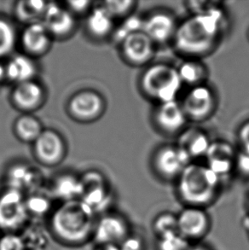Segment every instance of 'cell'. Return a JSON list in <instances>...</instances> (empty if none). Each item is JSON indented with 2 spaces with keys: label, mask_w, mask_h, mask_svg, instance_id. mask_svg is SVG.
I'll list each match as a JSON object with an SVG mask.
<instances>
[{
  "label": "cell",
  "mask_w": 249,
  "mask_h": 250,
  "mask_svg": "<svg viewBox=\"0 0 249 250\" xmlns=\"http://www.w3.org/2000/svg\"><path fill=\"white\" fill-rule=\"evenodd\" d=\"M226 8L189 15L179 21L172 46L184 58L202 59L214 52L228 28Z\"/></svg>",
  "instance_id": "1"
},
{
  "label": "cell",
  "mask_w": 249,
  "mask_h": 250,
  "mask_svg": "<svg viewBox=\"0 0 249 250\" xmlns=\"http://www.w3.org/2000/svg\"><path fill=\"white\" fill-rule=\"evenodd\" d=\"M97 213L81 200L60 203L48 217V230L60 244L80 247L92 239Z\"/></svg>",
  "instance_id": "2"
},
{
  "label": "cell",
  "mask_w": 249,
  "mask_h": 250,
  "mask_svg": "<svg viewBox=\"0 0 249 250\" xmlns=\"http://www.w3.org/2000/svg\"><path fill=\"white\" fill-rule=\"evenodd\" d=\"M222 180L205 163H189L175 181L176 191L185 206L204 208L215 202Z\"/></svg>",
  "instance_id": "3"
},
{
  "label": "cell",
  "mask_w": 249,
  "mask_h": 250,
  "mask_svg": "<svg viewBox=\"0 0 249 250\" xmlns=\"http://www.w3.org/2000/svg\"><path fill=\"white\" fill-rule=\"evenodd\" d=\"M138 85L143 96L157 104L178 100L184 84L177 67L166 62H152L140 75Z\"/></svg>",
  "instance_id": "4"
},
{
  "label": "cell",
  "mask_w": 249,
  "mask_h": 250,
  "mask_svg": "<svg viewBox=\"0 0 249 250\" xmlns=\"http://www.w3.org/2000/svg\"><path fill=\"white\" fill-rule=\"evenodd\" d=\"M25 198L23 193L10 188L0 193V230L3 233H18L27 227L30 217Z\"/></svg>",
  "instance_id": "5"
},
{
  "label": "cell",
  "mask_w": 249,
  "mask_h": 250,
  "mask_svg": "<svg viewBox=\"0 0 249 250\" xmlns=\"http://www.w3.org/2000/svg\"><path fill=\"white\" fill-rule=\"evenodd\" d=\"M188 122L202 123L215 114L218 96L213 88L207 84L189 88L180 100Z\"/></svg>",
  "instance_id": "6"
},
{
  "label": "cell",
  "mask_w": 249,
  "mask_h": 250,
  "mask_svg": "<svg viewBox=\"0 0 249 250\" xmlns=\"http://www.w3.org/2000/svg\"><path fill=\"white\" fill-rule=\"evenodd\" d=\"M192 162L186 153L174 145H163L155 149L150 160L155 175L165 182H175Z\"/></svg>",
  "instance_id": "7"
},
{
  "label": "cell",
  "mask_w": 249,
  "mask_h": 250,
  "mask_svg": "<svg viewBox=\"0 0 249 250\" xmlns=\"http://www.w3.org/2000/svg\"><path fill=\"white\" fill-rule=\"evenodd\" d=\"M155 130L167 137H178L188 126V121L179 100L155 104L151 112Z\"/></svg>",
  "instance_id": "8"
},
{
  "label": "cell",
  "mask_w": 249,
  "mask_h": 250,
  "mask_svg": "<svg viewBox=\"0 0 249 250\" xmlns=\"http://www.w3.org/2000/svg\"><path fill=\"white\" fill-rule=\"evenodd\" d=\"M79 199L91 207L96 213L107 208L111 200V192L102 172L89 170L80 176Z\"/></svg>",
  "instance_id": "9"
},
{
  "label": "cell",
  "mask_w": 249,
  "mask_h": 250,
  "mask_svg": "<svg viewBox=\"0 0 249 250\" xmlns=\"http://www.w3.org/2000/svg\"><path fill=\"white\" fill-rule=\"evenodd\" d=\"M119 47L122 59L128 65L136 68H146L154 60L157 45L141 30L130 34Z\"/></svg>",
  "instance_id": "10"
},
{
  "label": "cell",
  "mask_w": 249,
  "mask_h": 250,
  "mask_svg": "<svg viewBox=\"0 0 249 250\" xmlns=\"http://www.w3.org/2000/svg\"><path fill=\"white\" fill-rule=\"evenodd\" d=\"M179 21L167 10H156L143 17L142 31L156 45L172 43Z\"/></svg>",
  "instance_id": "11"
},
{
  "label": "cell",
  "mask_w": 249,
  "mask_h": 250,
  "mask_svg": "<svg viewBox=\"0 0 249 250\" xmlns=\"http://www.w3.org/2000/svg\"><path fill=\"white\" fill-rule=\"evenodd\" d=\"M104 98L98 91L84 89L74 93L67 103V113L80 122H94L104 113Z\"/></svg>",
  "instance_id": "12"
},
{
  "label": "cell",
  "mask_w": 249,
  "mask_h": 250,
  "mask_svg": "<svg viewBox=\"0 0 249 250\" xmlns=\"http://www.w3.org/2000/svg\"><path fill=\"white\" fill-rule=\"evenodd\" d=\"M128 220L117 212H106L98 218L92 239L96 245H120L131 234Z\"/></svg>",
  "instance_id": "13"
},
{
  "label": "cell",
  "mask_w": 249,
  "mask_h": 250,
  "mask_svg": "<svg viewBox=\"0 0 249 250\" xmlns=\"http://www.w3.org/2000/svg\"><path fill=\"white\" fill-rule=\"evenodd\" d=\"M33 149L38 162L46 167L58 166L67 152L65 140L54 129H44L33 144Z\"/></svg>",
  "instance_id": "14"
},
{
  "label": "cell",
  "mask_w": 249,
  "mask_h": 250,
  "mask_svg": "<svg viewBox=\"0 0 249 250\" xmlns=\"http://www.w3.org/2000/svg\"><path fill=\"white\" fill-rule=\"evenodd\" d=\"M177 219L179 233L189 243L205 237L212 226L210 215L204 208L185 206L177 213Z\"/></svg>",
  "instance_id": "15"
},
{
  "label": "cell",
  "mask_w": 249,
  "mask_h": 250,
  "mask_svg": "<svg viewBox=\"0 0 249 250\" xmlns=\"http://www.w3.org/2000/svg\"><path fill=\"white\" fill-rule=\"evenodd\" d=\"M238 150L226 140H213L206 154L205 164L223 179L235 172Z\"/></svg>",
  "instance_id": "16"
},
{
  "label": "cell",
  "mask_w": 249,
  "mask_h": 250,
  "mask_svg": "<svg viewBox=\"0 0 249 250\" xmlns=\"http://www.w3.org/2000/svg\"><path fill=\"white\" fill-rule=\"evenodd\" d=\"M6 188L16 189L27 194L43 188V174L29 163H18L8 169L6 173Z\"/></svg>",
  "instance_id": "17"
},
{
  "label": "cell",
  "mask_w": 249,
  "mask_h": 250,
  "mask_svg": "<svg viewBox=\"0 0 249 250\" xmlns=\"http://www.w3.org/2000/svg\"><path fill=\"white\" fill-rule=\"evenodd\" d=\"M46 94L44 86L36 80L15 84L10 92V102L15 108L31 114L44 104Z\"/></svg>",
  "instance_id": "18"
},
{
  "label": "cell",
  "mask_w": 249,
  "mask_h": 250,
  "mask_svg": "<svg viewBox=\"0 0 249 250\" xmlns=\"http://www.w3.org/2000/svg\"><path fill=\"white\" fill-rule=\"evenodd\" d=\"M52 40L42 21L25 26L19 37L24 54L34 58L46 54L51 49Z\"/></svg>",
  "instance_id": "19"
},
{
  "label": "cell",
  "mask_w": 249,
  "mask_h": 250,
  "mask_svg": "<svg viewBox=\"0 0 249 250\" xmlns=\"http://www.w3.org/2000/svg\"><path fill=\"white\" fill-rule=\"evenodd\" d=\"M42 22L52 38L64 39L74 33L76 17L66 7L55 2H48Z\"/></svg>",
  "instance_id": "20"
},
{
  "label": "cell",
  "mask_w": 249,
  "mask_h": 250,
  "mask_svg": "<svg viewBox=\"0 0 249 250\" xmlns=\"http://www.w3.org/2000/svg\"><path fill=\"white\" fill-rule=\"evenodd\" d=\"M208 133L196 125L187 126L177 137L176 146L186 153L192 163L200 158H205L212 143Z\"/></svg>",
  "instance_id": "21"
},
{
  "label": "cell",
  "mask_w": 249,
  "mask_h": 250,
  "mask_svg": "<svg viewBox=\"0 0 249 250\" xmlns=\"http://www.w3.org/2000/svg\"><path fill=\"white\" fill-rule=\"evenodd\" d=\"M6 82L15 84L35 80L38 65L34 58L28 55H11L4 63Z\"/></svg>",
  "instance_id": "22"
},
{
  "label": "cell",
  "mask_w": 249,
  "mask_h": 250,
  "mask_svg": "<svg viewBox=\"0 0 249 250\" xmlns=\"http://www.w3.org/2000/svg\"><path fill=\"white\" fill-rule=\"evenodd\" d=\"M115 21L99 3L98 6L92 7L87 14L85 27L91 37L96 40H104L113 34L115 27Z\"/></svg>",
  "instance_id": "23"
},
{
  "label": "cell",
  "mask_w": 249,
  "mask_h": 250,
  "mask_svg": "<svg viewBox=\"0 0 249 250\" xmlns=\"http://www.w3.org/2000/svg\"><path fill=\"white\" fill-rule=\"evenodd\" d=\"M54 200L60 203L79 199L80 197V176L73 173H62L57 176L48 188Z\"/></svg>",
  "instance_id": "24"
},
{
  "label": "cell",
  "mask_w": 249,
  "mask_h": 250,
  "mask_svg": "<svg viewBox=\"0 0 249 250\" xmlns=\"http://www.w3.org/2000/svg\"><path fill=\"white\" fill-rule=\"evenodd\" d=\"M177 69L183 84L189 88L207 84L208 80V68L199 58H185Z\"/></svg>",
  "instance_id": "25"
},
{
  "label": "cell",
  "mask_w": 249,
  "mask_h": 250,
  "mask_svg": "<svg viewBox=\"0 0 249 250\" xmlns=\"http://www.w3.org/2000/svg\"><path fill=\"white\" fill-rule=\"evenodd\" d=\"M48 2L42 0H24L17 2L14 7V15L17 20L25 26L42 21Z\"/></svg>",
  "instance_id": "26"
},
{
  "label": "cell",
  "mask_w": 249,
  "mask_h": 250,
  "mask_svg": "<svg viewBox=\"0 0 249 250\" xmlns=\"http://www.w3.org/2000/svg\"><path fill=\"white\" fill-rule=\"evenodd\" d=\"M44 127L41 121L32 114H23L14 123V132L17 139L26 144H34Z\"/></svg>",
  "instance_id": "27"
},
{
  "label": "cell",
  "mask_w": 249,
  "mask_h": 250,
  "mask_svg": "<svg viewBox=\"0 0 249 250\" xmlns=\"http://www.w3.org/2000/svg\"><path fill=\"white\" fill-rule=\"evenodd\" d=\"M26 207L29 217L42 218L51 214L53 207V197L51 196L48 189L44 190L43 188L36 191L26 195Z\"/></svg>",
  "instance_id": "28"
},
{
  "label": "cell",
  "mask_w": 249,
  "mask_h": 250,
  "mask_svg": "<svg viewBox=\"0 0 249 250\" xmlns=\"http://www.w3.org/2000/svg\"><path fill=\"white\" fill-rule=\"evenodd\" d=\"M18 36L14 24L5 17H0V60L10 58L17 46Z\"/></svg>",
  "instance_id": "29"
},
{
  "label": "cell",
  "mask_w": 249,
  "mask_h": 250,
  "mask_svg": "<svg viewBox=\"0 0 249 250\" xmlns=\"http://www.w3.org/2000/svg\"><path fill=\"white\" fill-rule=\"evenodd\" d=\"M100 4L115 20L131 17L138 7V2L132 0H109Z\"/></svg>",
  "instance_id": "30"
},
{
  "label": "cell",
  "mask_w": 249,
  "mask_h": 250,
  "mask_svg": "<svg viewBox=\"0 0 249 250\" xmlns=\"http://www.w3.org/2000/svg\"><path fill=\"white\" fill-rule=\"evenodd\" d=\"M152 229L156 237L179 231L177 214L171 212H163L155 217L152 224Z\"/></svg>",
  "instance_id": "31"
},
{
  "label": "cell",
  "mask_w": 249,
  "mask_h": 250,
  "mask_svg": "<svg viewBox=\"0 0 249 250\" xmlns=\"http://www.w3.org/2000/svg\"><path fill=\"white\" fill-rule=\"evenodd\" d=\"M143 17L132 15L123 20L119 27H115L111 37L115 44L120 45L122 41L130 34L142 30Z\"/></svg>",
  "instance_id": "32"
},
{
  "label": "cell",
  "mask_w": 249,
  "mask_h": 250,
  "mask_svg": "<svg viewBox=\"0 0 249 250\" xmlns=\"http://www.w3.org/2000/svg\"><path fill=\"white\" fill-rule=\"evenodd\" d=\"M191 244L179 231L157 237L156 250H187Z\"/></svg>",
  "instance_id": "33"
},
{
  "label": "cell",
  "mask_w": 249,
  "mask_h": 250,
  "mask_svg": "<svg viewBox=\"0 0 249 250\" xmlns=\"http://www.w3.org/2000/svg\"><path fill=\"white\" fill-rule=\"evenodd\" d=\"M226 3L222 1H207V0H191L186 3L189 15L205 14L217 9L226 8Z\"/></svg>",
  "instance_id": "34"
},
{
  "label": "cell",
  "mask_w": 249,
  "mask_h": 250,
  "mask_svg": "<svg viewBox=\"0 0 249 250\" xmlns=\"http://www.w3.org/2000/svg\"><path fill=\"white\" fill-rule=\"evenodd\" d=\"M0 250H26V248L21 235L5 233L0 237Z\"/></svg>",
  "instance_id": "35"
},
{
  "label": "cell",
  "mask_w": 249,
  "mask_h": 250,
  "mask_svg": "<svg viewBox=\"0 0 249 250\" xmlns=\"http://www.w3.org/2000/svg\"><path fill=\"white\" fill-rule=\"evenodd\" d=\"M92 2L91 1H67L65 3V7L70 11L74 16L77 15H83V14L89 13L91 11Z\"/></svg>",
  "instance_id": "36"
},
{
  "label": "cell",
  "mask_w": 249,
  "mask_h": 250,
  "mask_svg": "<svg viewBox=\"0 0 249 250\" xmlns=\"http://www.w3.org/2000/svg\"><path fill=\"white\" fill-rule=\"evenodd\" d=\"M235 172L249 180V154L238 150L236 156Z\"/></svg>",
  "instance_id": "37"
},
{
  "label": "cell",
  "mask_w": 249,
  "mask_h": 250,
  "mask_svg": "<svg viewBox=\"0 0 249 250\" xmlns=\"http://www.w3.org/2000/svg\"><path fill=\"white\" fill-rule=\"evenodd\" d=\"M122 250H145L144 239L137 234L131 233L120 244Z\"/></svg>",
  "instance_id": "38"
},
{
  "label": "cell",
  "mask_w": 249,
  "mask_h": 250,
  "mask_svg": "<svg viewBox=\"0 0 249 250\" xmlns=\"http://www.w3.org/2000/svg\"><path fill=\"white\" fill-rule=\"evenodd\" d=\"M237 140L239 143V150L249 154V120L240 125L237 131Z\"/></svg>",
  "instance_id": "39"
},
{
  "label": "cell",
  "mask_w": 249,
  "mask_h": 250,
  "mask_svg": "<svg viewBox=\"0 0 249 250\" xmlns=\"http://www.w3.org/2000/svg\"><path fill=\"white\" fill-rule=\"evenodd\" d=\"M93 250H122L117 244H100L96 245Z\"/></svg>",
  "instance_id": "40"
},
{
  "label": "cell",
  "mask_w": 249,
  "mask_h": 250,
  "mask_svg": "<svg viewBox=\"0 0 249 250\" xmlns=\"http://www.w3.org/2000/svg\"><path fill=\"white\" fill-rule=\"evenodd\" d=\"M4 82H6L4 62H0V84H3Z\"/></svg>",
  "instance_id": "41"
},
{
  "label": "cell",
  "mask_w": 249,
  "mask_h": 250,
  "mask_svg": "<svg viewBox=\"0 0 249 250\" xmlns=\"http://www.w3.org/2000/svg\"><path fill=\"white\" fill-rule=\"evenodd\" d=\"M187 250H211L210 248L202 245V244H195V245H190Z\"/></svg>",
  "instance_id": "42"
},
{
  "label": "cell",
  "mask_w": 249,
  "mask_h": 250,
  "mask_svg": "<svg viewBox=\"0 0 249 250\" xmlns=\"http://www.w3.org/2000/svg\"><path fill=\"white\" fill-rule=\"evenodd\" d=\"M244 227L246 228L249 237V218H247V219H245V220H244Z\"/></svg>",
  "instance_id": "43"
},
{
  "label": "cell",
  "mask_w": 249,
  "mask_h": 250,
  "mask_svg": "<svg viewBox=\"0 0 249 250\" xmlns=\"http://www.w3.org/2000/svg\"><path fill=\"white\" fill-rule=\"evenodd\" d=\"M247 37H248V40H249V29H248V33H247Z\"/></svg>",
  "instance_id": "44"
},
{
  "label": "cell",
  "mask_w": 249,
  "mask_h": 250,
  "mask_svg": "<svg viewBox=\"0 0 249 250\" xmlns=\"http://www.w3.org/2000/svg\"><path fill=\"white\" fill-rule=\"evenodd\" d=\"M248 206H249V205H248Z\"/></svg>",
  "instance_id": "45"
}]
</instances>
